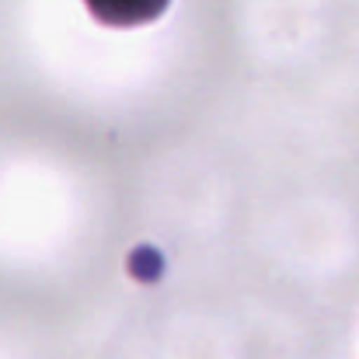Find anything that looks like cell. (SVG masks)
<instances>
[{"mask_svg":"<svg viewBox=\"0 0 359 359\" xmlns=\"http://www.w3.org/2000/svg\"><path fill=\"white\" fill-rule=\"evenodd\" d=\"M88 7L105 25L133 28V25H147V21L161 18L168 0H88Z\"/></svg>","mask_w":359,"mask_h":359,"instance_id":"cell-1","label":"cell"}]
</instances>
